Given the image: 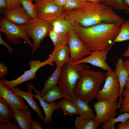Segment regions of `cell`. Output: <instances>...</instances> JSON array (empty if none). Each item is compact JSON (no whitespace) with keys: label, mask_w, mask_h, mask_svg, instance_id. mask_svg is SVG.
Instances as JSON below:
<instances>
[{"label":"cell","mask_w":129,"mask_h":129,"mask_svg":"<svg viewBox=\"0 0 129 129\" xmlns=\"http://www.w3.org/2000/svg\"><path fill=\"white\" fill-rule=\"evenodd\" d=\"M118 23H103L87 27L75 22L73 29L91 52L107 49L117 36L121 25Z\"/></svg>","instance_id":"6da1fadb"},{"label":"cell","mask_w":129,"mask_h":129,"mask_svg":"<svg viewBox=\"0 0 129 129\" xmlns=\"http://www.w3.org/2000/svg\"><path fill=\"white\" fill-rule=\"evenodd\" d=\"M72 11L75 22L84 27L103 23L122 24L125 21L113 9L100 2H84L80 7Z\"/></svg>","instance_id":"7a4b0ae2"},{"label":"cell","mask_w":129,"mask_h":129,"mask_svg":"<svg viewBox=\"0 0 129 129\" xmlns=\"http://www.w3.org/2000/svg\"><path fill=\"white\" fill-rule=\"evenodd\" d=\"M105 79V75L101 72L83 69L74 91L76 98L89 102L95 97Z\"/></svg>","instance_id":"3957f363"},{"label":"cell","mask_w":129,"mask_h":129,"mask_svg":"<svg viewBox=\"0 0 129 129\" xmlns=\"http://www.w3.org/2000/svg\"><path fill=\"white\" fill-rule=\"evenodd\" d=\"M70 60L61 67V72L58 85L65 96L64 98L73 102L76 98L74 92L81 71L86 68L82 64H74Z\"/></svg>","instance_id":"277c9868"},{"label":"cell","mask_w":129,"mask_h":129,"mask_svg":"<svg viewBox=\"0 0 129 129\" xmlns=\"http://www.w3.org/2000/svg\"><path fill=\"white\" fill-rule=\"evenodd\" d=\"M105 82L103 88L99 89L95 98L98 101L105 100L117 102L120 96V88L118 76L115 71H107L104 74Z\"/></svg>","instance_id":"5b68a950"},{"label":"cell","mask_w":129,"mask_h":129,"mask_svg":"<svg viewBox=\"0 0 129 129\" xmlns=\"http://www.w3.org/2000/svg\"><path fill=\"white\" fill-rule=\"evenodd\" d=\"M24 25L26 27L28 36L32 38L33 41L32 54L39 48L42 41L52 29L51 23L38 17L30 20Z\"/></svg>","instance_id":"8992f818"},{"label":"cell","mask_w":129,"mask_h":129,"mask_svg":"<svg viewBox=\"0 0 129 129\" xmlns=\"http://www.w3.org/2000/svg\"><path fill=\"white\" fill-rule=\"evenodd\" d=\"M0 32L4 33L12 44L17 45L22 43L21 40L22 39L32 48L33 43L27 35L25 25L15 24L3 18L0 20Z\"/></svg>","instance_id":"52a82bcc"},{"label":"cell","mask_w":129,"mask_h":129,"mask_svg":"<svg viewBox=\"0 0 129 129\" xmlns=\"http://www.w3.org/2000/svg\"><path fill=\"white\" fill-rule=\"evenodd\" d=\"M29 69L24 71L23 74L16 79L8 81L4 78L0 81L8 88L15 87L25 81L35 78L36 72L40 68L46 65L51 66L54 65L52 58L50 56L43 62H41L39 60H32L29 61Z\"/></svg>","instance_id":"ba28073f"},{"label":"cell","mask_w":129,"mask_h":129,"mask_svg":"<svg viewBox=\"0 0 129 129\" xmlns=\"http://www.w3.org/2000/svg\"><path fill=\"white\" fill-rule=\"evenodd\" d=\"M68 34V44L70 52V60L75 62L91 54L92 52L81 41L73 28L69 31Z\"/></svg>","instance_id":"9c48e42d"},{"label":"cell","mask_w":129,"mask_h":129,"mask_svg":"<svg viewBox=\"0 0 129 129\" xmlns=\"http://www.w3.org/2000/svg\"><path fill=\"white\" fill-rule=\"evenodd\" d=\"M38 17L51 23L65 10L57 5L53 1L41 0L36 4Z\"/></svg>","instance_id":"30bf717a"},{"label":"cell","mask_w":129,"mask_h":129,"mask_svg":"<svg viewBox=\"0 0 129 129\" xmlns=\"http://www.w3.org/2000/svg\"><path fill=\"white\" fill-rule=\"evenodd\" d=\"M96 115L94 119L100 125L111 117L117 115V110L119 109L118 102L113 103L105 100L98 101L93 105Z\"/></svg>","instance_id":"8fae6325"},{"label":"cell","mask_w":129,"mask_h":129,"mask_svg":"<svg viewBox=\"0 0 129 129\" xmlns=\"http://www.w3.org/2000/svg\"><path fill=\"white\" fill-rule=\"evenodd\" d=\"M111 47L110 46L105 50L92 52L87 57L73 63L75 64L88 63L107 71L113 70L106 61L107 54Z\"/></svg>","instance_id":"7c38bea8"},{"label":"cell","mask_w":129,"mask_h":129,"mask_svg":"<svg viewBox=\"0 0 129 129\" xmlns=\"http://www.w3.org/2000/svg\"><path fill=\"white\" fill-rule=\"evenodd\" d=\"M75 22L72 10H65L51 22L52 29L57 32L68 33Z\"/></svg>","instance_id":"4fadbf2b"},{"label":"cell","mask_w":129,"mask_h":129,"mask_svg":"<svg viewBox=\"0 0 129 129\" xmlns=\"http://www.w3.org/2000/svg\"><path fill=\"white\" fill-rule=\"evenodd\" d=\"M0 97L6 101L11 108L29 110V107L26 104L24 99L12 92L0 81Z\"/></svg>","instance_id":"5bb4252c"},{"label":"cell","mask_w":129,"mask_h":129,"mask_svg":"<svg viewBox=\"0 0 129 129\" xmlns=\"http://www.w3.org/2000/svg\"><path fill=\"white\" fill-rule=\"evenodd\" d=\"M27 92L22 91L20 88L18 87H13L10 89L12 92L22 97L25 100L29 105L37 113L39 118L44 121V118L41 110L37 103L33 98V95L32 92L33 89L28 85L27 84Z\"/></svg>","instance_id":"9a60e30c"},{"label":"cell","mask_w":129,"mask_h":129,"mask_svg":"<svg viewBox=\"0 0 129 129\" xmlns=\"http://www.w3.org/2000/svg\"><path fill=\"white\" fill-rule=\"evenodd\" d=\"M27 85L32 88L36 95L34 94L33 97L38 99L40 105L42 107L45 114V118L44 121L45 124H53L52 119V115L53 112L56 109H59L58 103L54 102L49 104L46 102L43 99L40 95V91L37 89L31 83H28Z\"/></svg>","instance_id":"2e32d148"},{"label":"cell","mask_w":129,"mask_h":129,"mask_svg":"<svg viewBox=\"0 0 129 129\" xmlns=\"http://www.w3.org/2000/svg\"><path fill=\"white\" fill-rule=\"evenodd\" d=\"M4 18L11 22L19 25H24L33 19L27 14L23 7L13 10H6L4 12Z\"/></svg>","instance_id":"e0dca14e"},{"label":"cell","mask_w":129,"mask_h":129,"mask_svg":"<svg viewBox=\"0 0 129 129\" xmlns=\"http://www.w3.org/2000/svg\"><path fill=\"white\" fill-rule=\"evenodd\" d=\"M11 108L13 113L12 119L14 123H17L22 129H32L31 113L29 110Z\"/></svg>","instance_id":"ac0fdd59"},{"label":"cell","mask_w":129,"mask_h":129,"mask_svg":"<svg viewBox=\"0 0 129 129\" xmlns=\"http://www.w3.org/2000/svg\"><path fill=\"white\" fill-rule=\"evenodd\" d=\"M123 62V59L119 58L118 59L117 62L115 63V71L118 76L120 88V96L118 102L119 109L121 106L122 93L129 76V73L124 67Z\"/></svg>","instance_id":"d6986e66"},{"label":"cell","mask_w":129,"mask_h":129,"mask_svg":"<svg viewBox=\"0 0 129 129\" xmlns=\"http://www.w3.org/2000/svg\"><path fill=\"white\" fill-rule=\"evenodd\" d=\"M70 54L68 47L66 45L59 48L54 49L50 56L52 57L53 62L56 64V67L61 68L70 61Z\"/></svg>","instance_id":"ffe728a7"},{"label":"cell","mask_w":129,"mask_h":129,"mask_svg":"<svg viewBox=\"0 0 129 129\" xmlns=\"http://www.w3.org/2000/svg\"><path fill=\"white\" fill-rule=\"evenodd\" d=\"M79 112L80 117L85 119L94 118L96 116L88 102L76 98L73 102Z\"/></svg>","instance_id":"44dd1931"},{"label":"cell","mask_w":129,"mask_h":129,"mask_svg":"<svg viewBox=\"0 0 129 129\" xmlns=\"http://www.w3.org/2000/svg\"><path fill=\"white\" fill-rule=\"evenodd\" d=\"M48 35L52 42L54 49L59 48L67 45L69 40L68 33L56 32L52 29Z\"/></svg>","instance_id":"7402d4cb"},{"label":"cell","mask_w":129,"mask_h":129,"mask_svg":"<svg viewBox=\"0 0 129 129\" xmlns=\"http://www.w3.org/2000/svg\"><path fill=\"white\" fill-rule=\"evenodd\" d=\"M61 72V68L56 67L55 70L51 75L45 81L44 86L43 90L40 91L41 97L49 89L58 85V82Z\"/></svg>","instance_id":"603a6c76"},{"label":"cell","mask_w":129,"mask_h":129,"mask_svg":"<svg viewBox=\"0 0 129 129\" xmlns=\"http://www.w3.org/2000/svg\"><path fill=\"white\" fill-rule=\"evenodd\" d=\"M63 97L65 98V96L61 89L57 85L49 89L41 97L43 99L49 104L53 103L56 99Z\"/></svg>","instance_id":"cb8c5ba5"},{"label":"cell","mask_w":129,"mask_h":129,"mask_svg":"<svg viewBox=\"0 0 129 129\" xmlns=\"http://www.w3.org/2000/svg\"><path fill=\"white\" fill-rule=\"evenodd\" d=\"M13 111L6 101L0 97V122L6 123L12 119Z\"/></svg>","instance_id":"d4e9b609"},{"label":"cell","mask_w":129,"mask_h":129,"mask_svg":"<svg viewBox=\"0 0 129 129\" xmlns=\"http://www.w3.org/2000/svg\"><path fill=\"white\" fill-rule=\"evenodd\" d=\"M74 124L75 129H96L99 126L94 118L85 119L79 116L76 118Z\"/></svg>","instance_id":"484cf974"},{"label":"cell","mask_w":129,"mask_h":129,"mask_svg":"<svg viewBox=\"0 0 129 129\" xmlns=\"http://www.w3.org/2000/svg\"><path fill=\"white\" fill-rule=\"evenodd\" d=\"M59 106L65 115L73 116L79 114L78 111L74 102L64 98L58 103Z\"/></svg>","instance_id":"4316f807"},{"label":"cell","mask_w":129,"mask_h":129,"mask_svg":"<svg viewBox=\"0 0 129 129\" xmlns=\"http://www.w3.org/2000/svg\"><path fill=\"white\" fill-rule=\"evenodd\" d=\"M129 118V112L120 114L116 118L111 117L105 123L102 124V129H115V124L118 122H124Z\"/></svg>","instance_id":"83f0119b"},{"label":"cell","mask_w":129,"mask_h":129,"mask_svg":"<svg viewBox=\"0 0 129 129\" xmlns=\"http://www.w3.org/2000/svg\"><path fill=\"white\" fill-rule=\"evenodd\" d=\"M129 40V20L125 21L121 25L118 34L110 46L112 47L115 43Z\"/></svg>","instance_id":"f1b7e54d"},{"label":"cell","mask_w":129,"mask_h":129,"mask_svg":"<svg viewBox=\"0 0 129 129\" xmlns=\"http://www.w3.org/2000/svg\"><path fill=\"white\" fill-rule=\"evenodd\" d=\"M33 0H20V3L28 15L33 19L38 18L36 4L32 3Z\"/></svg>","instance_id":"f546056e"},{"label":"cell","mask_w":129,"mask_h":129,"mask_svg":"<svg viewBox=\"0 0 129 129\" xmlns=\"http://www.w3.org/2000/svg\"><path fill=\"white\" fill-rule=\"evenodd\" d=\"M100 2L118 10L126 11L128 8L125 0H100Z\"/></svg>","instance_id":"4dcf8cb0"},{"label":"cell","mask_w":129,"mask_h":129,"mask_svg":"<svg viewBox=\"0 0 129 129\" xmlns=\"http://www.w3.org/2000/svg\"><path fill=\"white\" fill-rule=\"evenodd\" d=\"M122 95L124 98L122 99L119 109L121 113L129 112V89H124Z\"/></svg>","instance_id":"1f68e13d"},{"label":"cell","mask_w":129,"mask_h":129,"mask_svg":"<svg viewBox=\"0 0 129 129\" xmlns=\"http://www.w3.org/2000/svg\"><path fill=\"white\" fill-rule=\"evenodd\" d=\"M84 2L79 0H67L63 7L65 10H73L80 7Z\"/></svg>","instance_id":"d6a6232c"},{"label":"cell","mask_w":129,"mask_h":129,"mask_svg":"<svg viewBox=\"0 0 129 129\" xmlns=\"http://www.w3.org/2000/svg\"><path fill=\"white\" fill-rule=\"evenodd\" d=\"M6 2L7 9L13 10L21 7L20 0H5Z\"/></svg>","instance_id":"836d02e7"},{"label":"cell","mask_w":129,"mask_h":129,"mask_svg":"<svg viewBox=\"0 0 129 129\" xmlns=\"http://www.w3.org/2000/svg\"><path fill=\"white\" fill-rule=\"evenodd\" d=\"M0 129H21L19 125L10 121L7 123H1L0 124Z\"/></svg>","instance_id":"e575fe53"},{"label":"cell","mask_w":129,"mask_h":129,"mask_svg":"<svg viewBox=\"0 0 129 129\" xmlns=\"http://www.w3.org/2000/svg\"><path fill=\"white\" fill-rule=\"evenodd\" d=\"M8 69L6 66L2 63H0V79L5 76L8 72Z\"/></svg>","instance_id":"d590c367"},{"label":"cell","mask_w":129,"mask_h":129,"mask_svg":"<svg viewBox=\"0 0 129 129\" xmlns=\"http://www.w3.org/2000/svg\"><path fill=\"white\" fill-rule=\"evenodd\" d=\"M118 129H129V119L121 122L117 126Z\"/></svg>","instance_id":"8d00e7d4"},{"label":"cell","mask_w":129,"mask_h":129,"mask_svg":"<svg viewBox=\"0 0 129 129\" xmlns=\"http://www.w3.org/2000/svg\"><path fill=\"white\" fill-rule=\"evenodd\" d=\"M0 44L4 45L8 49L9 53H11L13 51V48L5 42L3 39L0 33Z\"/></svg>","instance_id":"74e56055"},{"label":"cell","mask_w":129,"mask_h":129,"mask_svg":"<svg viewBox=\"0 0 129 129\" xmlns=\"http://www.w3.org/2000/svg\"><path fill=\"white\" fill-rule=\"evenodd\" d=\"M31 125L32 129H42L40 122L34 120H32Z\"/></svg>","instance_id":"f35d334b"},{"label":"cell","mask_w":129,"mask_h":129,"mask_svg":"<svg viewBox=\"0 0 129 129\" xmlns=\"http://www.w3.org/2000/svg\"><path fill=\"white\" fill-rule=\"evenodd\" d=\"M67 0H53L54 2L58 6L62 7L64 6Z\"/></svg>","instance_id":"ab89813d"},{"label":"cell","mask_w":129,"mask_h":129,"mask_svg":"<svg viewBox=\"0 0 129 129\" xmlns=\"http://www.w3.org/2000/svg\"><path fill=\"white\" fill-rule=\"evenodd\" d=\"M0 8H7L6 2L5 0H0Z\"/></svg>","instance_id":"60d3db41"},{"label":"cell","mask_w":129,"mask_h":129,"mask_svg":"<svg viewBox=\"0 0 129 129\" xmlns=\"http://www.w3.org/2000/svg\"><path fill=\"white\" fill-rule=\"evenodd\" d=\"M124 64L125 68L129 73V59H127L124 61Z\"/></svg>","instance_id":"b9f144b4"},{"label":"cell","mask_w":129,"mask_h":129,"mask_svg":"<svg viewBox=\"0 0 129 129\" xmlns=\"http://www.w3.org/2000/svg\"><path fill=\"white\" fill-rule=\"evenodd\" d=\"M124 57L129 58V45L128 46L127 49L123 54Z\"/></svg>","instance_id":"7bdbcfd3"},{"label":"cell","mask_w":129,"mask_h":129,"mask_svg":"<svg viewBox=\"0 0 129 129\" xmlns=\"http://www.w3.org/2000/svg\"><path fill=\"white\" fill-rule=\"evenodd\" d=\"M125 87L126 89H129V76L127 80Z\"/></svg>","instance_id":"ee69618b"},{"label":"cell","mask_w":129,"mask_h":129,"mask_svg":"<svg viewBox=\"0 0 129 129\" xmlns=\"http://www.w3.org/2000/svg\"><path fill=\"white\" fill-rule=\"evenodd\" d=\"M125 2L128 6V8L126 10V13L128 15H129V0H125Z\"/></svg>","instance_id":"f6af8a7d"},{"label":"cell","mask_w":129,"mask_h":129,"mask_svg":"<svg viewBox=\"0 0 129 129\" xmlns=\"http://www.w3.org/2000/svg\"><path fill=\"white\" fill-rule=\"evenodd\" d=\"M86 1H89L94 3L100 2V0H86Z\"/></svg>","instance_id":"bcb514c9"},{"label":"cell","mask_w":129,"mask_h":129,"mask_svg":"<svg viewBox=\"0 0 129 129\" xmlns=\"http://www.w3.org/2000/svg\"><path fill=\"white\" fill-rule=\"evenodd\" d=\"M41 0L53 1V0H35V2L36 3L38 1Z\"/></svg>","instance_id":"7dc6e473"},{"label":"cell","mask_w":129,"mask_h":129,"mask_svg":"<svg viewBox=\"0 0 129 129\" xmlns=\"http://www.w3.org/2000/svg\"><path fill=\"white\" fill-rule=\"evenodd\" d=\"M79 0L83 1V2H85L86 1V0Z\"/></svg>","instance_id":"c3c4849f"},{"label":"cell","mask_w":129,"mask_h":129,"mask_svg":"<svg viewBox=\"0 0 129 129\" xmlns=\"http://www.w3.org/2000/svg\"></svg>","instance_id":"681fc988"}]
</instances>
